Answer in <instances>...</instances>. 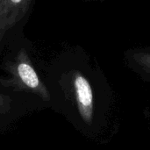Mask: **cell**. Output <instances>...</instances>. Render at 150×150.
Listing matches in <instances>:
<instances>
[{
	"instance_id": "obj_1",
	"label": "cell",
	"mask_w": 150,
	"mask_h": 150,
	"mask_svg": "<svg viewBox=\"0 0 150 150\" xmlns=\"http://www.w3.org/2000/svg\"><path fill=\"white\" fill-rule=\"evenodd\" d=\"M11 83L21 90L39 95L44 100L49 99V93L36 73L28 54L25 49L18 51L13 62L8 66Z\"/></svg>"
},
{
	"instance_id": "obj_2",
	"label": "cell",
	"mask_w": 150,
	"mask_h": 150,
	"mask_svg": "<svg viewBox=\"0 0 150 150\" xmlns=\"http://www.w3.org/2000/svg\"><path fill=\"white\" fill-rule=\"evenodd\" d=\"M31 0H1L0 30L12 28L25 15Z\"/></svg>"
},
{
	"instance_id": "obj_3",
	"label": "cell",
	"mask_w": 150,
	"mask_h": 150,
	"mask_svg": "<svg viewBox=\"0 0 150 150\" xmlns=\"http://www.w3.org/2000/svg\"><path fill=\"white\" fill-rule=\"evenodd\" d=\"M76 100L79 111L86 120L92 116L93 110V91L89 81L81 73H76L73 81Z\"/></svg>"
},
{
	"instance_id": "obj_4",
	"label": "cell",
	"mask_w": 150,
	"mask_h": 150,
	"mask_svg": "<svg viewBox=\"0 0 150 150\" xmlns=\"http://www.w3.org/2000/svg\"><path fill=\"white\" fill-rule=\"evenodd\" d=\"M3 104V100H2V98H1V96H0V105Z\"/></svg>"
},
{
	"instance_id": "obj_5",
	"label": "cell",
	"mask_w": 150,
	"mask_h": 150,
	"mask_svg": "<svg viewBox=\"0 0 150 150\" xmlns=\"http://www.w3.org/2000/svg\"><path fill=\"white\" fill-rule=\"evenodd\" d=\"M0 4H1V0H0ZM0 31H1V30H0Z\"/></svg>"
}]
</instances>
